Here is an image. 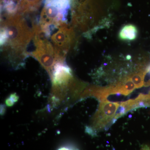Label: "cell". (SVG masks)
<instances>
[{
  "instance_id": "1",
  "label": "cell",
  "mask_w": 150,
  "mask_h": 150,
  "mask_svg": "<svg viewBox=\"0 0 150 150\" xmlns=\"http://www.w3.org/2000/svg\"><path fill=\"white\" fill-rule=\"evenodd\" d=\"M34 33V30L31 31L23 20L18 17L11 18L4 23L1 43L11 46L16 50L23 48L29 43Z\"/></svg>"
},
{
  "instance_id": "2",
  "label": "cell",
  "mask_w": 150,
  "mask_h": 150,
  "mask_svg": "<svg viewBox=\"0 0 150 150\" xmlns=\"http://www.w3.org/2000/svg\"><path fill=\"white\" fill-rule=\"evenodd\" d=\"M35 34L36 49L32 53L33 56L46 70H53L56 62H59L54 47L43 37V33L40 30L35 31Z\"/></svg>"
},
{
  "instance_id": "3",
  "label": "cell",
  "mask_w": 150,
  "mask_h": 150,
  "mask_svg": "<svg viewBox=\"0 0 150 150\" xmlns=\"http://www.w3.org/2000/svg\"><path fill=\"white\" fill-rule=\"evenodd\" d=\"M58 29L52 35L51 40L58 60L62 62L72 42L74 33L65 23L59 25Z\"/></svg>"
},
{
  "instance_id": "4",
  "label": "cell",
  "mask_w": 150,
  "mask_h": 150,
  "mask_svg": "<svg viewBox=\"0 0 150 150\" xmlns=\"http://www.w3.org/2000/svg\"><path fill=\"white\" fill-rule=\"evenodd\" d=\"M120 103L110 102L107 100L101 101L93 119L94 129L97 131L102 130L114 120Z\"/></svg>"
},
{
  "instance_id": "5",
  "label": "cell",
  "mask_w": 150,
  "mask_h": 150,
  "mask_svg": "<svg viewBox=\"0 0 150 150\" xmlns=\"http://www.w3.org/2000/svg\"><path fill=\"white\" fill-rule=\"evenodd\" d=\"M52 77L54 85H64L72 77L71 70L62 62H57L52 70Z\"/></svg>"
},
{
  "instance_id": "6",
  "label": "cell",
  "mask_w": 150,
  "mask_h": 150,
  "mask_svg": "<svg viewBox=\"0 0 150 150\" xmlns=\"http://www.w3.org/2000/svg\"><path fill=\"white\" fill-rule=\"evenodd\" d=\"M136 88V86L131 78L128 76L121 81L112 85V93L113 94L120 93L127 96L132 93Z\"/></svg>"
},
{
  "instance_id": "7",
  "label": "cell",
  "mask_w": 150,
  "mask_h": 150,
  "mask_svg": "<svg viewBox=\"0 0 150 150\" xmlns=\"http://www.w3.org/2000/svg\"><path fill=\"white\" fill-rule=\"evenodd\" d=\"M138 33V29L135 25L127 24L122 27L119 31V38L121 40L132 41L137 38Z\"/></svg>"
},
{
  "instance_id": "8",
  "label": "cell",
  "mask_w": 150,
  "mask_h": 150,
  "mask_svg": "<svg viewBox=\"0 0 150 150\" xmlns=\"http://www.w3.org/2000/svg\"><path fill=\"white\" fill-rule=\"evenodd\" d=\"M147 72L148 71H141L139 72L134 73L129 76L136 86V88H140L144 85L145 76Z\"/></svg>"
},
{
  "instance_id": "9",
  "label": "cell",
  "mask_w": 150,
  "mask_h": 150,
  "mask_svg": "<svg viewBox=\"0 0 150 150\" xmlns=\"http://www.w3.org/2000/svg\"><path fill=\"white\" fill-rule=\"evenodd\" d=\"M57 150H76L74 148L70 145H64L59 148Z\"/></svg>"
},
{
  "instance_id": "10",
  "label": "cell",
  "mask_w": 150,
  "mask_h": 150,
  "mask_svg": "<svg viewBox=\"0 0 150 150\" xmlns=\"http://www.w3.org/2000/svg\"><path fill=\"white\" fill-rule=\"evenodd\" d=\"M9 97L13 101V102L14 103H15L18 101L19 97L17 95L16 93H14L11 94L10 96H9Z\"/></svg>"
},
{
  "instance_id": "11",
  "label": "cell",
  "mask_w": 150,
  "mask_h": 150,
  "mask_svg": "<svg viewBox=\"0 0 150 150\" xmlns=\"http://www.w3.org/2000/svg\"><path fill=\"white\" fill-rule=\"evenodd\" d=\"M6 105L8 107H11L14 104V103L9 97L7 98L5 100Z\"/></svg>"
},
{
  "instance_id": "12",
  "label": "cell",
  "mask_w": 150,
  "mask_h": 150,
  "mask_svg": "<svg viewBox=\"0 0 150 150\" xmlns=\"http://www.w3.org/2000/svg\"><path fill=\"white\" fill-rule=\"evenodd\" d=\"M5 106L4 105H1V115H3L4 114L5 112Z\"/></svg>"
},
{
  "instance_id": "13",
  "label": "cell",
  "mask_w": 150,
  "mask_h": 150,
  "mask_svg": "<svg viewBox=\"0 0 150 150\" xmlns=\"http://www.w3.org/2000/svg\"><path fill=\"white\" fill-rule=\"evenodd\" d=\"M140 150H150V147L147 145H145V146L142 147V149Z\"/></svg>"
}]
</instances>
